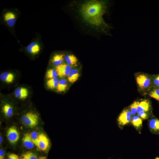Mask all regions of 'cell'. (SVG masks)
I'll use <instances>...</instances> for the list:
<instances>
[{"label":"cell","instance_id":"obj_1","mask_svg":"<svg viewBox=\"0 0 159 159\" xmlns=\"http://www.w3.org/2000/svg\"><path fill=\"white\" fill-rule=\"evenodd\" d=\"M75 5L77 18L87 28L97 33L108 35L111 26L104 16L107 13L109 1L102 0L77 1Z\"/></svg>","mask_w":159,"mask_h":159},{"label":"cell","instance_id":"obj_2","mask_svg":"<svg viewBox=\"0 0 159 159\" xmlns=\"http://www.w3.org/2000/svg\"><path fill=\"white\" fill-rule=\"evenodd\" d=\"M135 79L138 86L141 91L146 92L152 87L153 79L148 74L138 73L136 74Z\"/></svg>","mask_w":159,"mask_h":159},{"label":"cell","instance_id":"obj_3","mask_svg":"<svg viewBox=\"0 0 159 159\" xmlns=\"http://www.w3.org/2000/svg\"><path fill=\"white\" fill-rule=\"evenodd\" d=\"M21 121L25 125L30 127H34L38 124L39 117L35 113L29 112L23 116Z\"/></svg>","mask_w":159,"mask_h":159},{"label":"cell","instance_id":"obj_4","mask_svg":"<svg viewBox=\"0 0 159 159\" xmlns=\"http://www.w3.org/2000/svg\"><path fill=\"white\" fill-rule=\"evenodd\" d=\"M131 115L129 109H124L120 114L117 119L119 125L122 126L127 124L131 120Z\"/></svg>","mask_w":159,"mask_h":159},{"label":"cell","instance_id":"obj_5","mask_svg":"<svg viewBox=\"0 0 159 159\" xmlns=\"http://www.w3.org/2000/svg\"><path fill=\"white\" fill-rule=\"evenodd\" d=\"M49 144V140L45 134L42 133L38 135L36 146L39 150L43 151L47 150Z\"/></svg>","mask_w":159,"mask_h":159},{"label":"cell","instance_id":"obj_6","mask_svg":"<svg viewBox=\"0 0 159 159\" xmlns=\"http://www.w3.org/2000/svg\"><path fill=\"white\" fill-rule=\"evenodd\" d=\"M6 136L10 143L14 144L19 139L20 134L16 128L12 126L8 129L6 132Z\"/></svg>","mask_w":159,"mask_h":159},{"label":"cell","instance_id":"obj_7","mask_svg":"<svg viewBox=\"0 0 159 159\" xmlns=\"http://www.w3.org/2000/svg\"><path fill=\"white\" fill-rule=\"evenodd\" d=\"M55 69L58 76L60 77L68 76L72 70L71 66L67 64H62L56 66Z\"/></svg>","mask_w":159,"mask_h":159},{"label":"cell","instance_id":"obj_8","mask_svg":"<svg viewBox=\"0 0 159 159\" xmlns=\"http://www.w3.org/2000/svg\"><path fill=\"white\" fill-rule=\"evenodd\" d=\"M4 21L7 25L10 27H12L15 25L16 21V17L15 14L12 12L8 11L4 15Z\"/></svg>","mask_w":159,"mask_h":159},{"label":"cell","instance_id":"obj_9","mask_svg":"<svg viewBox=\"0 0 159 159\" xmlns=\"http://www.w3.org/2000/svg\"><path fill=\"white\" fill-rule=\"evenodd\" d=\"M14 94L15 97L21 100L26 99L28 96L29 91L28 89L24 87H19L14 91Z\"/></svg>","mask_w":159,"mask_h":159},{"label":"cell","instance_id":"obj_10","mask_svg":"<svg viewBox=\"0 0 159 159\" xmlns=\"http://www.w3.org/2000/svg\"><path fill=\"white\" fill-rule=\"evenodd\" d=\"M150 105L148 100H145L139 102L137 109L138 114L142 112H147L150 110Z\"/></svg>","mask_w":159,"mask_h":159},{"label":"cell","instance_id":"obj_11","mask_svg":"<svg viewBox=\"0 0 159 159\" xmlns=\"http://www.w3.org/2000/svg\"><path fill=\"white\" fill-rule=\"evenodd\" d=\"M0 79L2 81L8 84H10L14 82V76L11 72H5L0 74Z\"/></svg>","mask_w":159,"mask_h":159},{"label":"cell","instance_id":"obj_12","mask_svg":"<svg viewBox=\"0 0 159 159\" xmlns=\"http://www.w3.org/2000/svg\"><path fill=\"white\" fill-rule=\"evenodd\" d=\"M22 141L24 146L27 148L31 149L33 148L34 144L30 133H26L24 134L22 138Z\"/></svg>","mask_w":159,"mask_h":159},{"label":"cell","instance_id":"obj_13","mask_svg":"<svg viewBox=\"0 0 159 159\" xmlns=\"http://www.w3.org/2000/svg\"><path fill=\"white\" fill-rule=\"evenodd\" d=\"M40 47L38 44L35 42L30 44L26 47L27 51L32 54H36L39 53Z\"/></svg>","mask_w":159,"mask_h":159},{"label":"cell","instance_id":"obj_14","mask_svg":"<svg viewBox=\"0 0 159 159\" xmlns=\"http://www.w3.org/2000/svg\"><path fill=\"white\" fill-rule=\"evenodd\" d=\"M2 110L4 115L7 117H11L13 115V109L9 104L6 103L2 107Z\"/></svg>","mask_w":159,"mask_h":159},{"label":"cell","instance_id":"obj_15","mask_svg":"<svg viewBox=\"0 0 159 159\" xmlns=\"http://www.w3.org/2000/svg\"><path fill=\"white\" fill-rule=\"evenodd\" d=\"M149 126L153 132H159V120L153 118L149 122Z\"/></svg>","mask_w":159,"mask_h":159},{"label":"cell","instance_id":"obj_16","mask_svg":"<svg viewBox=\"0 0 159 159\" xmlns=\"http://www.w3.org/2000/svg\"><path fill=\"white\" fill-rule=\"evenodd\" d=\"M64 55L62 54H57L55 55L53 57L52 62L53 64L56 66L62 64Z\"/></svg>","mask_w":159,"mask_h":159},{"label":"cell","instance_id":"obj_17","mask_svg":"<svg viewBox=\"0 0 159 159\" xmlns=\"http://www.w3.org/2000/svg\"><path fill=\"white\" fill-rule=\"evenodd\" d=\"M132 124L137 129H139L142 125V119L138 115H134L131 120Z\"/></svg>","mask_w":159,"mask_h":159},{"label":"cell","instance_id":"obj_18","mask_svg":"<svg viewBox=\"0 0 159 159\" xmlns=\"http://www.w3.org/2000/svg\"><path fill=\"white\" fill-rule=\"evenodd\" d=\"M79 76L78 70L75 69H73L68 76V79L70 82L73 83L77 80Z\"/></svg>","mask_w":159,"mask_h":159},{"label":"cell","instance_id":"obj_19","mask_svg":"<svg viewBox=\"0 0 159 159\" xmlns=\"http://www.w3.org/2000/svg\"><path fill=\"white\" fill-rule=\"evenodd\" d=\"M64 59L67 64L70 66L76 65L77 62V57L73 54L67 55Z\"/></svg>","mask_w":159,"mask_h":159},{"label":"cell","instance_id":"obj_20","mask_svg":"<svg viewBox=\"0 0 159 159\" xmlns=\"http://www.w3.org/2000/svg\"><path fill=\"white\" fill-rule=\"evenodd\" d=\"M67 87V81L64 79L59 81L56 87L57 91L61 92L64 91Z\"/></svg>","mask_w":159,"mask_h":159},{"label":"cell","instance_id":"obj_21","mask_svg":"<svg viewBox=\"0 0 159 159\" xmlns=\"http://www.w3.org/2000/svg\"><path fill=\"white\" fill-rule=\"evenodd\" d=\"M58 81V79L57 77L49 79L47 82L46 85L49 88H54L57 87Z\"/></svg>","mask_w":159,"mask_h":159},{"label":"cell","instance_id":"obj_22","mask_svg":"<svg viewBox=\"0 0 159 159\" xmlns=\"http://www.w3.org/2000/svg\"><path fill=\"white\" fill-rule=\"evenodd\" d=\"M20 159H38L37 155L31 152H27L22 154Z\"/></svg>","mask_w":159,"mask_h":159},{"label":"cell","instance_id":"obj_23","mask_svg":"<svg viewBox=\"0 0 159 159\" xmlns=\"http://www.w3.org/2000/svg\"><path fill=\"white\" fill-rule=\"evenodd\" d=\"M149 96L157 101H159V89L155 88L150 90L149 92Z\"/></svg>","mask_w":159,"mask_h":159},{"label":"cell","instance_id":"obj_24","mask_svg":"<svg viewBox=\"0 0 159 159\" xmlns=\"http://www.w3.org/2000/svg\"><path fill=\"white\" fill-rule=\"evenodd\" d=\"M58 74L56 69H50L47 71L46 77L47 79H49L56 78Z\"/></svg>","mask_w":159,"mask_h":159},{"label":"cell","instance_id":"obj_25","mask_svg":"<svg viewBox=\"0 0 159 159\" xmlns=\"http://www.w3.org/2000/svg\"><path fill=\"white\" fill-rule=\"evenodd\" d=\"M139 102L135 101L130 105L129 109L132 115H135L137 113V109Z\"/></svg>","mask_w":159,"mask_h":159},{"label":"cell","instance_id":"obj_26","mask_svg":"<svg viewBox=\"0 0 159 159\" xmlns=\"http://www.w3.org/2000/svg\"><path fill=\"white\" fill-rule=\"evenodd\" d=\"M30 134L34 145L36 146L39 135L35 131H33Z\"/></svg>","mask_w":159,"mask_h":159},{"label":"cell","instance_id":"obj_27","mask_svg":"<svg viewBox=\"0 0 159 159\" xmlns=\"http://www.w3.org/2000/svg\"><path fill=\"white\" fill-rule=\"evenodd\" d=\"M159 86V74L156 76L152 80V87L158 88Z\"/></svg>","mask_w":159,"mask_h":159},{"label":"cell","instance_id":"obj_28","mask_svg":"<svg viewBox=\"0 0 159 159\" xmlns=\"http://www.w3.org/2000/svg\"><path fill=\"white\" fill-rule=\"evenodd\" d=\"M138 116L142 119H146L148 117V114L146 112H142L138 114Z\"/></svg>","mask_w":159,"mask_h":159},{"label":"cell","instance_id":"obj_29","mask_svg":"<svg viewBox=\"0 0 159 159\" xmlns=\"http://www.w3.org/2000/svg\"><path fill=\"white\" fill-rule=\"evenodd\" d=\"M8 159H20V158L17 155L11 153L9 155Z\"/></svg>","mask_w":159,"mask_h":159},{"label":"cell","instance_id":"obj_30","mask_svg":"<svg viewBox=\"0 0 159 159\" xmlns=\"http://www.w3.org/2000/svg\"><path fill=\"white\" fill-rule=\"evenodd\" d=\"M5 153L4 150L2 149H0V159H4Z\"/></svg>","mask_w":159,"mask_h":159},{"label":"cell","instance_id":"obj_31","mask_svg":"<svg viewBox=\"0 0 159 159\" xmlns=\"http://www.w3.org/2000/svg\"><path fill=\"white\" fill-rule=\"evenodd\" d=\"M38 159H47V158L45 156H41Z\"/></svg>","mask_w":159,"mask_h":159},{"label":"cell","instance_id":"obj_32","mask_svg":"<svg viewBox=\"0 0 159 159\" xmlns=\"http://www.w3.org/2000/svg\"><path fill=\"white\" fill-rule=\"evenodd\" d=\"M2 140H3L2 137V136H0V144H1V143H2Z\"/></svg>","mask_w":159,"mask_h":159},{"label":"cell","instance_id":"obj_33","mask_svg":"<svg viewBox=\"0 0 159 159\" xmlns=\"http://www.w3.org/2000/svg\"><path fill=\"white\" fill-rule=\"evenodd\" d=\"M155 159H159V157H157L155 158Z\"/></svg>","mask_w":159,"mask_h":159},{"label":"cell","instance_id":"obj_34","mask_svg":"<svg viewBox=\"0 0 159 159\" xmlns=\"http://www.w3.org/2000/svg\"><path fill=\"white\" fill-rule=\"evenodd\" d=\"M158 88L159 89V87H158Z\"/></svg>","mask_w":159,"mask_h":159}]
</instances>
